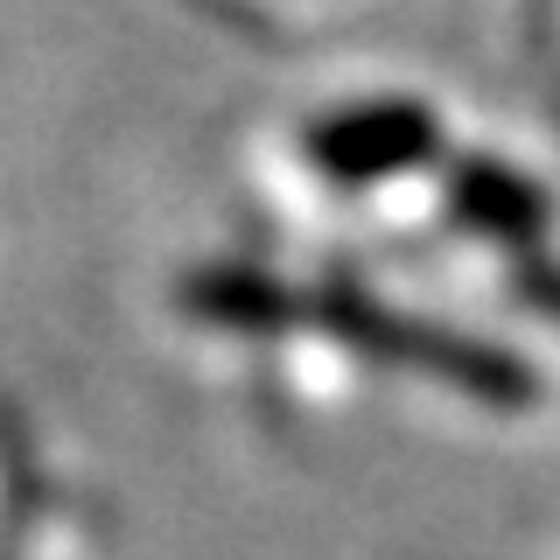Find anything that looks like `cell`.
Returning <instances> with one entry per match:
<instances>
[{"label": "cell", "instance_id": "6da1fadb", "mask_svg": "<svg viewBox=\"0 0 560 560\" xmlns=\"http://www.w3.org/2000/svg\"><path fill=\"white\" fill-rule=\"evenodd\" d=\"M315 315H323L337 337H350L358 350H372V358H399V364H413V372L455 378L463 393L490 399V407H525V399H533V372H525L518 358L463 343L455 329H428V323H407V315H385L350 288H329L323 302H315Z\"/></svg>", "mask_w": 560, "mask_h": 560}, {"label": "cell", "instance_id": "7a4b0ae2", "mask_svg": "<svg viewBox=\"0 0 560 560\" xmlns=\"http://www.w3.org/2000/svg\"><path fill=\"white\" fill-rule=\"evenodd\" d=\"M442 148L428 105L413 98H372V105H350V113L323 119L308 133V162L329 175V183H385V175L428 162Z\"/></svg>", "mask_w": 560, "mask_h": 560}, {"label": "cell", "instance_id": "3957f363", "mask_svg": "<svg viewBox=\"0 0 560 560\" xmlns=\"http://www.w3.org/2000/svg\"><path fill=\"white\" fill-rule=\"evenodd\" d=\"M183 302L197 308L203 323H232V329H280V323L302 315V302H294L280 280L245 273V267H203L183 288Z\"/></svg>", "mask_w": 560, "mask_h": 560}, {"label": "cell", "instance_id": "277c9868", "mask_svg": "<svg viewBox=\"0 0 560 560\" xmlns=\"http://www.w3.org/2000/svg\"><path fill=\"white\" fill-rule=\"evenodd\" d=\"M455 210H463L477 232L490 238H539V224H547V203H539V189L533 183H518L512 168H498V162H469L463 175H455Z\"/></svg>", "mask_w": 560, "mask_h": 560}, {"label": "cell", "instance_id": "5b68a950", "mask_svg": "<svg viewBox=\"0 0 560 560\" xmlns=\"http://www.w3.org/2000/svg\"><path fill=\"white\" fill-rule=\"evenodd\" d=\"M525 302H539L547 315H560V273H547V267H533L525 273Z\"/></svg>", "mask_w": 560, "mask_h": 560}]
</instances>
